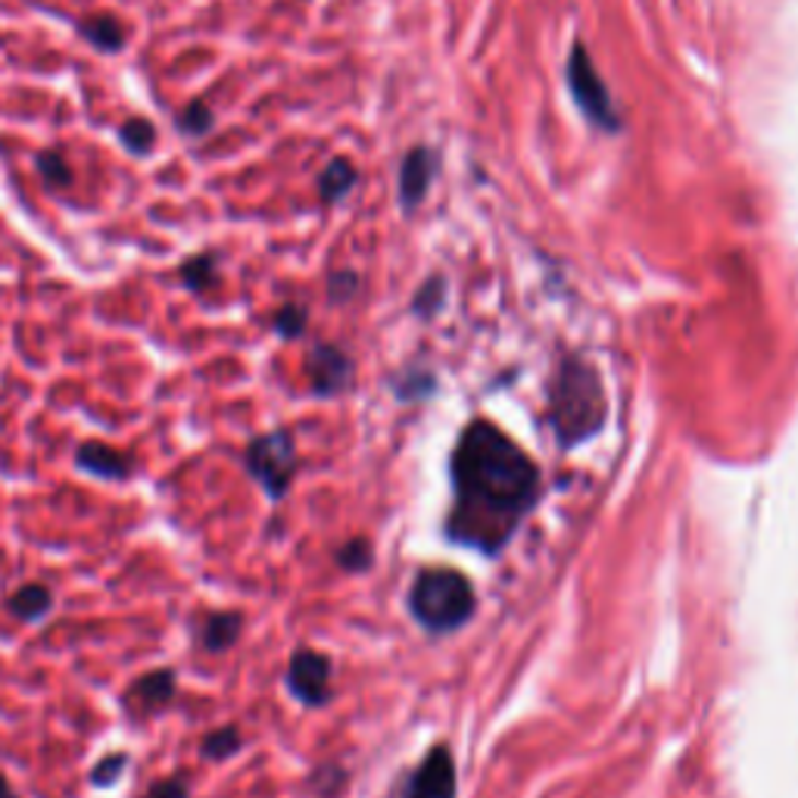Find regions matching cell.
I'll use <instances>...</instances> for the list:
<instances>
[{
	"instance_id": "26",
	"label": "cell",
	"mask_w": 798,
	"mask_h": 798,
	"mask_svg": "<svg viewBox=\"0 0 798 798\" xmlns=\"http://www.w3.org/2000/svg\"><path fill=\"white\" fill-rule=\"evenodd\" d=\"M0 798H16V793L10 789V783H7V777H0Z\"/></svg>"
},
{
	"instance_id": "24",
	"label": "cell",
	"mask_w": 798,
	"mask_h": 798,
	"mask_svg": "<svg viewBox=\"0 0 798 798\" xmlns=\"http://www.w3.org/2000/svg\"><path fill=\"white\" fill-rule=\"evenodd\" d=\"M144 798H191V789H188V783L181 777H166L156 779Z\"/></svg>"
},
{
	"instance_id": "5",
	"label": "cell",
	"mask_w": 798,
	"mask_h": 798,
	"mask_svg": "<svg viewBox=\"0 0 798 798\" xmlns=\"http://www.w3.org/2000/svg\"><path fill=\"white\" fill-rule=\"evenodd\" d=\"M568 85H571V94L574 100L581 104V109L605 131H615L621 126L618 112H615V104H611V94L605 87L603 75L599 69L593 63V57L586 53V47L577 44L574 53L568 57Z\"/></svg>"
},
{
	"instance_id": "1",
	"label": "cell",
	"mask_w": 798,
	"mask_h": 798,
	"mask_svg": "<svg viewBox=\"0 0 798 798\" xmlns=\"http://www.w3.org/2000/svg\"><path fill=\"white\" fill-rule=\"evenodd\" d=\"M455 505L450 537L480 552H499L539 493L531 455L490 421H472L453 453Z\"/></svg>"
},
{
	"instance_id": "9",
	"label": "cell",
	"mask_w": 798,
	"mask_h": 798,
	"mask_svg": "<svg viewBox=\"0 0 798 798\" xmlns=\"http://www.w3.org/2000/svg\"><path fill=\"white\" fill-rule=\"evenodd\" d=\"M75 465L94 477H107V480H122L131 475V458L119 450H112L107 443H82L75 453Z\"/></svg>"
},
{
	"instance_id": "20",
	"label": "cell",
	"mask_w": 798,
	"mask_h": 798,
	"mask_svg": "<svg viewBox=\"0 0 798 798\" xmlns=\"http://www.w3.org/2000/svg\"><path fill=\"white\" fill-rule=\"evenodd\" d=\"M35 166H38V175H41L50 188H69V184H72V169H69L63 153L57 151L38 153Z\"/></svg>"
},
{
	"instance_id": "3",
	"label": "cell",
	"mask_w": 798,
	"mask_h": 798,
	"mask_svg": "<svg viewBox=\"0 0 798 798\" xmlns=\"http://www.w3.org/2000/svg\"><path fill=\"white\" fill-rule=\"evenodd\" d=\"M412 615L431 633H453L475 611V589L453 568H425L412 583Z\"/></svg>"
},
{
	"instance_id": "14",
	"label": "cell",
	"mask_w": 798,
	"mask_h": 798,
	"mask_svg": "<svg viewBox=\"0 0 798 798\" xmlns=\"http://www.w3.org/2000/svg\"><path fill=\"white\" fill-rule=\"evenodd\" d=\"M10 611L16 615V618H25V621H38L44 618L47 611H50V605H53V596H50V589L41 586V583H25L22 589H16L13 596H10Z\"/></svg>"
},
{
	"instance_id": "17",
	"label": "cell",
	"mask_w": 798,
	"mask_h": 798,
	"mask_svg": "<svg viewBox=\"0 0 798 798\" xmlns=\"http://www.w3.org/2000/svg\"><path fill=\"white\" fill-rule=\"evenodd\" d=\"M353 184H356V169L346 159H334L322 172V178H319L322 200H341Z\"/></svg>"
},
{
	"instance_id": "22",
	"label": "cell",
	"mask_w": 798,
	"mask_h": 798,
	"mask_svg": "<svg viewBox=\"0 0 798 798\" xmlns=\"http://www.w3.org/2000/svg\"><path fill=\"white\" fill-rule=\"evenodd\" d=\"M337 564L346 568V571H366L371 564V546L366 539H349L337 549Z\"/></svg>"
},
{
	"instance_id": "21",
	"label": "cell",
	"mask_w": 798,
	"mask_h": 798,
	"mask_svg": "<svg viewBox=\"0 0 798 798\" xmlns=\"http://www.w3.org/2000/svg\"><path fill=\"white\" fill-rule=\"evenodd\" d=\"M275 331H278L281 337H287V341L300 337L302 331H306V309L294 306V302L281 306L278 315H275Z\"/></svg>"
},
{
	"instance_id": "18",
	"label": "cell",
	"mask_w": 798,
	"mask_h": 798,
	"mask_svg": "<svg viewBox=\"0 0 798 798\" xmlns=\"http://www.w3.org/2000/svg\"><path fill=\"white\" fill-rule=\"evenodd\" d=\"M240 746H243V736L235 724H228V727H218L213 734L203 739V746H200V752L203 758H213V761H225V758L238 755Z\"/></svg>"
},
{
	"instance_id": "2",
	"label": "cell",
	"mask_w": 798,
	"mask_h": 798,
	"mask_svg": "<svg viewBox=\"0 0 798 798\" xmlns=\"http://www.w3.org/2000/svg\"><path fill=\"white\" fill-rule=\"evenodd\" d=\"M549 421L564 446H574L603 428L605 393L593 368L577 359L559 368V378L549 390Z\"/></svg>"
},
{
	"instance_id": "25",
	"label": "cell",
	"mask_w": 798,
	"mask_h": 798,
	"mask_svg": "<svg viewBox=\"0 0 798 798\" xmlns=\"http://www.w3.org/2000/svg\"><path fill=\"white\" fill-rule=\"evenodd\" d=\"M353 290H356V278H353L349 272H337V275L331 278V300H346Z\"/></svg>"
},
{
	"instance_id": "12",
	"label": "cell",
	"mask_w": 798,
	"mask_h": 798,
	"mask_svg": "<svg viewBox=\"0 0 798 798\" xmlns=\"http://www.w3.org/2000/svg\"><path fill=\"white\" fill-rule=\"evenodd\" d=\"M79 35L85 38L87 44H94L97 50H107V53H116L122 44H126V28L122 22L109 13H97V16H85L79 22Z\"/></svg>"
},
{
	"instance_id": "8",
	"label": "cell",
	"mask_w": 798,
	"mask_h": 798,
	"mask_svg": "<svg viewBox=\"0 0 798 798\" xmlns=\"http://www.w3.org/2000/svg\"><path fill=\"white\" fill-rule=\"evenodd\" d=\"M309 378H312V390L319 396H334V393L349 388L353 362L346 359L337 346L319 344L309 353Z\"/></svg>"
},
{
	"instance_id": "23",
	"label": "cell",
	"mask_w": 798,
	"mask_h": 798,
	"mask_svg": "<svg viewBox=\"0 0 798 798\" xmlns=\"http://www.w3.org/2000/svg\"><path fill=\"white\" fill-rule=\"evenodd\" d=\"M126 767H129V755L104 758V761L91 771V783H94V786H112L116 779L122 777Z\"/></svg>"
},
{
	"instance_id": "7",
	"label": "cell",
	"mask_w": 798,
	"mask_h": 798,
	"mask_svg": "<svg viewBox=\"0 0 798 798\" xmlns=\"http://www.w3.org/2000/svg\"><path fill=\"white\" fill-rule=\"evenodd\" d=\"M403 798H455V764L446 746H437L412 774Z\"/></svg>"
},
{
	"instance_id": "6",
	"label": "cell",
	"mask_w": 798,
	"mask_h": 798,
	"mask_svg": "<svg viewBox=\"0 0 798 798\" xmlns=\"http://www.w3.org/2000/svg\"><path fill=\"white\" fill-rule=\"evenodd\" d=\"M331 662L322 652H312V648H300L294 652L290 658V668H287V687L290 692L300 699L302 705L309 708H319L331 699Z\"/></svg>"
},
{
	"instance_id": "13",
	"label": "cell",
	"mask_w": 798,
	"mask_h": 798,
	"mask_svg": "<svg viewBox=\"0 0 798 798\" xmlns=\"http://www.w3.org/2000/svg\"><path fill=\"white\" fill-rule=\"evenodd\" d=\"M131 695L141 699L144 708H163V705H169L175 699V674L166 668L151 670V674H144V677L134 683Z\"/></svg>"
},
{
	"instance_id": "19",
	"label": "cell",
	"mask_w": 798,
	"mask_h": 798,
	"mask_svg": "<svg viewBox=\"0 0 798 798\" xmlns=\"http://www.w3.org/2000/svg\"><path fill=\"white\" fill-rule=\"evenodd\" d=\"M119 141H122L134 156H144V153L156 144V126H153L151 119L134 116V119H129V122L119 129Z\"/></svg>"
},
{
	"instance_id": "15",
	"label": "cell",
	"mask_w": 798,
	"mask_h": 798,
	"mask_svg": "<svg viewBox=\"0 0 798 798\" xmlns=\"http://www.w3.org/2000/svg\"><path fill=\"white\" fill-rule=\"evenodd\" d=\"M181 284L188 290H210L218 284V257L213 253H200V257H191V260L181 265Z\"/></svg>"
},
{
	"instance_id": "11",
	"label": "cell",
	"mask_w": 798,
	"mask_h": 798,
	"mask_svg": "<svg viewBox=\"0 0 798 798\" xmlns=\"http://www.w3.org/2000/svg\"><path fill=\"white\" fill-rule=\"evenodd\" d=\"M240 630H243V618L238 611H216L200 627V643L206 652H225L238 643Z\"/></svg>"
},
{
	"instance_id": "4",
	"label": "cell",
	"mask_w": 798,
	"mask_h": 798,
	"mask_svg": "<svg viewBox=\"0 0 798 798\" xmlns=\"http://www.w3.org/2000/svg\"><path fill=\"white\" fill-rule=\"evenodd\" d=\"M247 472L262 484V490L272 499H281L290 490V480L297 475V446L287 431L262 433L247 446Z\"/></svg>"
},
{
	"instance_id": "16",
	"label": "cell",
	"mask_w": 798,
	"mask_h": 798,
	"mask_svg": "<svg viewBox=\"0 0 798 798\" xmlns=\"http://www.w3.org/2000/svg\"><path fill=\"white\" fill-rule=\"evenodd\" d=\"M178 131L181 134H188V138H203V134H210L213 126H216V116H213V109L206 100H191L188 107L178 112Z\"/></svg>"
},
{
	"instance_id": "10",
	"label": "cell",
	"mask_w": 798,
	"mask_h": 798,
	"mask_svg": "<svg viewBox=\"0 0 798 798\" xmlns=\"http://www.w3.org/2000/svg\"><path fill=\"white\" fill-rule=\"evenodd\" d=\"M431 178H433L431 151L415 147V151L406 156L403 172H400V194H403V200H406V206H415V203L425 196L428 184H431Z\"/></svg>"
}]
</instances>
